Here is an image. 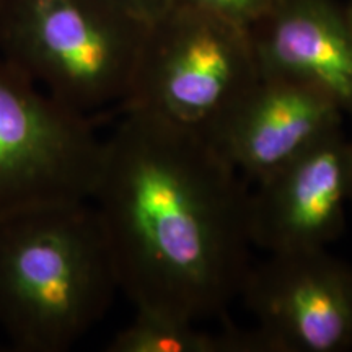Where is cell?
Instances as JSON below:
<instances>
[{"instance_id":"1","label":"cell","mask_w":352,"mask_h":352,"mask_svg":"<svg viewBox=\"0 0 352 352\" xmlns=\"http://www.w3.org/2000/svg\"><path fill=\"white\" fill-rule=\"evenodd\" d=\"M248 199L212 142L124 109L90 202L135 310L201 323L227 314L252 267Z\"/></svg>"},{"instance_id":"2","label":"cell","mask_w":352,"mask_h":352,"mask_svg":"<svg viewBox=\"0 0 352 352\" xmlns=\"http://www.w3.org/2000/svg\"><path fill=\"white\" fill-rule=\"evenodd\" d=\"M120 290L90 201L0 215V327L21 351H67Z\"/></svg>"},{"instance_id":"3","label":"cell","mask_w":352,"mask_h":352,"mask_svg":"<svg viewBox=\"0 0 352 352\" xmlns=\"http://www.w3.org/2000/svg\"><path fill=\"white\" fill-rule=\"evenodd\" d=\"M147 23L114 0H6L0 56L90 116L124 103Z\"/></svg>"},{"instance_id":"4","label":"cell","mask_w":352,"mask_h":352,"mask_svg":"<svg viewBox=\"0 0 352 352\" xmlns=\"http://www.w3.org/2000/svg\"><path fill=\"white\" fill-rule=\"evenodd\" d=\"M259 80L248 30L201 8L171 3L147 23L121 108L210 142Z\"/></svg>"},{"instance_id":"5","label":"cell","mask_w":352,"mask_h":352,"mask_svg":"<svg viewBox=\"0 0 352 352\" xmlns=\"http://www.w3.org/2000/svg\"><path fill=\"white\" fill-rule=\"evenodd\" d=\"M103 140L90 116L52 98L0 56V215L90 201Z\"/></svg>"},{"instance_id":"6","label":"cell","mask_w":352,"mask_h":352,"mask_svg":"<svg viewBox=\"0 0 352 352\" xmlns=\"http://www.w3.org/2000/svg\"><path fill=\"white\" fill-rule=\"evenodd\" d=\"M240 297L266 352L352 349V266L328 248L267 254Z\"/></svg>"},{"instance_id":"7","label":"cell","mask_w":352,"mask_h":352,"mask_svg":"<svg viewBox=\"0 0 352 352\" xmlns=\"http://www.w3.org/2000/svg\"><path fill=\"white\" fill-rule=\"evenodd\" d=\"M352 147L338 129L250 191L252 245L271 253L328 248L346 228Z\"/></svg>"},{"instance_id":"8","label":"cell","mask_w":352,"mask_h":352,"mask_svg":"<svg viewBox=\"0 0 352 352\" xmlns=\"http://www.w3.org/2000/svg\"><path fill=\"white\" fill-rule=\"evenodd\" d=\"M263 78L324 95L352 120V28L338 0H283L248 30Z\"/></svg>"},{"instance_id":"9","label":"cell","mask_w":352,"mask_h":352,"mask_svg":"<svg viewBox=\"0 0 352 352\" xmlns=\"http://www.w3.org/2000/svg\"><path fill=\"white\" fill-rule=\"evenodd\" d=\"M342 121L341 109L318 91L261 77L210 142L256 183L341 129Z\"/></svg>"},{"instance_id":"10","label":"cell","mask_w":352,"mask_h":352,"mask_svg":"<svg viewBox=\"0 0 352 352\" xmlns=\"http://www.w3.org/2000/svg\"><path fill=\"white\" fill-rule=\"evenodd\" d=\"M199 323L135 310L134 320L107 344L108 352H266L254 329L209 331Z\"/></svg>"},{"instance_id":"11","label":"cell","mask_w":352,"mask_h":352,"mask_svg":"<svg viewBox=\"0 0 352 352\" xmlns=\"http://www.w3.org/2000/svg\"><path fill=\"white\" fill-rule=\"evenodd\" d=\"M280 2L283 0H173V3L201 8L246 30L266 19Z\"/></svg>"},{"instance_id":"12","label":"cell","mask_w":352,"mask_h":352,"mask_svg":"<svg viewBox=\"0 0 352 352\" xmlns=\"http://www.w3.org/2000/svg\"><path fill=\"white\" fill-rule=\"evenodd\" d=\"M114 2L138 15L139 19L151 21L162 12H165L173 3V0H114Z\"/></svg>"},{"instance_id":"13","label":"cell","mask_w":352,"mask_h":352,"mask_svg":"<svg viewBox=\"0 0 352 352\" xmlns=\"http://www.w3.org/2000/svg\"><path fill=\"white\" fill-rule=\"evenodd\" d=\"M344 12H346L347 21H349V25L352 28V0H347V3H344Z\"/></svg>"},{"instance_id":"14","label":"cell","mask_w":352,"mask_h":352,"mask_svg":"<svg viewBox=\"0 0 352 352\" xmlns=\"http://www.w3.org/2000/svg\"><path fill=\"white\" fill-rule=\"evenodd\" d=\"M351 147H352V139H351ZM351 206H352V175H351Z\"/></svg>"},{"instance_id":"15","label":"cell","mask_w":352,"mask_h":352,"mask_svg":"<svg viewBox=\"0 0 352 352\" xmlns=\"http://www.w3.org/2000/svg\"><path fill=\"white\" fill-rule=\"evenodd\" d=\"M3 2H6V0H0V6H2V3H3Z\"/></svg>"}]
</instances>
